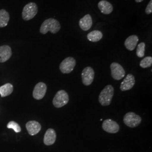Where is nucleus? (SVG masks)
I'll return each instance as SVG.
<instances>
[{"mask_svg": "<svg viewBox=\"0 0 152 152\" xmlns=\"http://www.w3.org/2000/svg\"><path fill=\"white\" fill-rule=\"evenodd\" d=\"M152 12V0H151L149 4H148L146 9H145V13L147 14H151Z\"/></svg>", "mask_w": 152, "mask_h": 152, "instance_id": "nucleus-24", "label": "nucleus"}, {"mask_svg": "<svg viewBox=\"0 0 152 152\" xmlns=\"http://www.w3.org/2000/svg\"><path fill=\"white\" fill-rule=\"evenodd\" d=\"M135 83V77L131 74H128L122 82L120 86V89L122 91H127L134 87Z\"/></svg>", "mask_w": 152, "mask_h": 152, "instance_id": "nucleus-11", "label": "nucleus"}, {"mask_svg": "<svg viewBox=\"0 0 152 152\" xmlns=\"http://www.w3.org/2000/svg\"><path fill=\"white\" fill-rule=\"evenodd\" d=\"M56 139L55 131L53 129H49L44 135V142L46 145H51L54 144Z\"/></svg>", "mask_w": 152, "mask_h": 152, "instance_id": "nucleus-14", "label": "nucleus"}, {"mask_svg": "<svg viewBox=\"0 0 152 152\" xmlns=\"http://www.w3.org/2000/svg\"><path fill=\"white\" fill-rule=\"evenodd\" d=\"M7 127L8 129H13L16 133H19L21 131V127H20V125H19L18 124H17L15 121L9 122L7 125Z\"/></svg>", "mask_w": 152, "mask_h": 152, "instance_id": "nucleus-23", "label": "nucleus"}, {"mask_svg": "<svg viewBox=\"0 0 152 152\" xmlns=\"http://www.w3.org/2000/svg\"><path fill=\"white\" fill-rule=\"evenodd\" d=\"M10 20L9 12L4 9L0 10V28L7 26Z\"/></svg>", "mask_w": 152, "mask_h": 152, "instance_id": "nucleus-20", "label": "nucleus"}, {"mask_svg": "<svg viewBox=\"0 0 152 152\" xmlns=\"http://www.w3.org/2000/svg\"><path fill=\"white\" fill-rule=\"evenodd\" d=\"M138 41H139V38L136 35L130 36L125 40V47L129 51H133L136 48V45Z\"/></svg>", "mask_w": 152, "mask_h": 152, "instance_id": "nucleus-17", "label": "nucleus"}, {"mask_svg": "<svg viewBox=\"0 0 152 152\" xmlns=\"http://www.w3.org/2000/svg\"><path fill=\"white\" fill-rule=\"evenodd\" d=\"M47 91V86L44 82H39L34 88L33 96L36 100H41L44 98Z\"/></svg>", "mask_w": 152, "mask_h": 152, "instance_id": "nucleus-10", "label": "nucleus"}, {"mask_svg": "<svg viewBox=\"0 0 152 152\" xmlns=\"http://www.w3.org/2000/svg\"><path fill=\"white\" fill-rule=\"evenodd\" d=\"M145 44L144 42H141L137 45L136 49V55L139 58H142L145 55Z\"/></svg>", "mask_w": 152, "mask_h": 152, "instance_id": "nucleus-21", "label": "nucleus"}, {"mask_svg": "<svg viewBox=\"0 0 152 152\" xmlns=\"http://www.w3.org/2000/svg\"><path fill=\"white\" fill-rule=\"evenodd\" d=\"M103 129L107 132L115 134L120 130V126L113 120L107 119L105 120L102 124Z\"/></svg>", "mask_w": 152, "mask_h": 152, "instance_id": "nucleus-9", "label": "nucleus"}, {"mask_svg": "<svg viewBox=\"0 0 152 152\" xmlns=\"http://www.w3.org/2000/svg\"><path fill=\"white\" fill-rule=\"evenodd\" d=\"M141 118L134 112H128L124 117V122L127 127L134 128L141 124Z\"/></svg>", "mask_w": 152, "mask_h": 152, "instance_id": "nucleus-5", "label": "nucleus"}, {"mask_svg": "<svg viewBox=\"0 0 152 152\" xmlns=\"http://www.w3.org/2000/svg\"><path fill=\"white\" fill-rule=\"evenodd\" d=\"M92 25V17L90 14H86L79 21V26L84 31L89 30Z\"/></svg>", "mask_w": 152, "mask_h": 152, "instance_id": "nucleus-15", "label": "nucleus"}, {"mask_svg": "<svg viewBox=\"0 0 152 152\" xmlns=\"http://www.w3.org/2000/svg\"><path fill=\"white\" fill-rule=\"evenodd\" d=\"M135 1L136 2H138L139 3V2H141L142 1H143L144 0H135Z\"/></svg>", "mask_w": 152, "mask_h": 152, "instance_id": "nucleus-25", "label": "nucleus"}, {"mask_svg": "<svg viewBox=\"0 0 152 152\" xmlns=\"http://www.w3.org/2000/svg\"><path fill=\"white\" fill-rule=\"evenodd\" d=\"M103 33L102 32L98 30H95L92 32L88 33L87 38L88 41L95 42L99 41L102 38H103Z\"/></svg>", "mask_w": 152, "mask_h": 152, "instance_id": "nucleus-19", "label": "nucleus"}, {"mask_svg": "<svg viewBox=\"0 0 152 152\" xmlns=\"http://www.w3.org/2000/svg\"><path fill=\"white\" fill-rule=\"evenodd\" d=\"M152 65V58L151 56H147L142 59L140 63V66L142 68L151 67Z\"/></svg>", "mask_w": 152, "mask_h": 152, "instance_id": "nucleus-22", "label": "nucleus"}, {"mask_svg": "<svg viewBox=\"0 0 152 152\" xmlns=\"http://www.w3.org/2000/svg\"><path fill=\"white\" fill-rule=\"evenodd\" d=\"M38 7L36 3L29 2L25 6L22 11V18L24 20H29L37 15Z\"/></svg>", "mask_w": 152, "mask_h": 152, "instance_id": "nucleus-3", "label": "nucleus"}, {"mask_svg": "<svg viewBox=\"0 0 152 152\" xmlns=\"http://www.w3.org/2000/svg\"><path fill=\"white\" fill-rule=\"evenodd\" d=\"M14 87L10 83H7L0 87V95L2 98L12 94Z\"/></svg>", "mask_w": 152, "mask_h": 152, "instance_id": "nucleus-18", "label": "nucleus"}, {"mask_svg": "<svg viewBox=\"0 0 152 152\" xmlns=\"http://www.w3.org/2000/svg\"><path fill=\"white\" fill-rule=\"evenodd\" d=\"M112 77L115 80H120L125 76V69L122 66L117 63H112L110 64Z\"/></svg>", "mask_w": 152, "mask_h": 152, "instance_id": "nucleus-7", "label": "nucleus"}, {"mask_svg": "<svg viewBox=\"0 0 152 152\" xmlns=\"http://www.w3.org/2000/svg\"><path fill=\"white\" fill-rule=\"evenodd\" d=\"M82 83L85 86H89L92 83L94 79L95 72L90 66L86 67L81 73Z\"/></svg>", "mask_w": 152, "mask_h": 152, "instance_id": "nucleus-8", "label": "nucleus"}, {"mask_svg": "<svg viewBox=\"0 0 152 152\" xmlns=\"http://www.w3.org/2000/svg\"><path fill=\"white\" fill-rule=\"evenodd\" d=\"M98 8L102 13L105 15L110 14L113 10L112 5L106 0H102L99 2L98 3Z\"/></svg>", "mask_w": 152, "mask_h": 152, "instance_id": "nucleus-16", "label": "nucleus"}, {"mask_svg": "<svg viewBox=\"0 0 152 152\" xmlns=\"http://www.w3.org/2000/svg\"><path fill=\"white\" fill-rule=\"evenodd\" d=\"M11 48L8 45L0 46V63H5L11 58Z\"/></svg>", "mask_w": 152, "mask_h": 152, "instance_id": "nucleus-13", "label": "nucleus"}, {"mask_svg": "<svg viewBox=\"0 0 152 152\" xmlns=\"http://www.w3.org/2000/svg\"><path fill=\"white\" fill-rule=\"evenodd\" d=\"M114 95V87L109 85L104 87L99 96V102L102 106H108Z\"/></svg>", "mask_w": 152, "mask_h": 152, "instance_id": "nucleus-2", "label": "nucleus"}, {"mask_svg": "<svg viewBox=\"0 0 152 152\" xmlns=\"http://www.w3.org/2000/svg\"><path fill=\"white\" fill-rule=\"evenodd\" d=\"M26 127L28 134L32 136L37 134L41 130V125L36 121H28L26 124Z\"/></svg>", "mask_w": 152, "mask_h": 152, "instance_id": "nucleus-12", "label": "nucleus"}, {"mask_svg": "<svg viewBox=\"0 0 152 152\" xmlns=\"http://www.w3.org/2000/svg\"><path fill=\"white\" fill-rule=\"evenodd\" d=\"M60 29L61 26L58 20L54 18H49L42 23L39 32L43 34H46L48 32L56 34L60 31Z\"/></svg>", "mask_w": 152, "mask_h": 152, "instance_id": "nucleus-1", "label": "nucleus"}, {"mask_svg": "<svg viewBox=\"0 0 152 152\" xmlns=\"http://www.w3.org/2000/svg\"><path fill=\"white\" fill-rule=\"evenodd\" d=\"M69 102V95L64 90H59L55 94L53 104L55 108H60Z\"/></svg>", "mask_w": 152, "mask_h": 152, "instance_id": "nucleus-4", "label": "nucleus"}, {"mask_svg": "<svg viewBox=\"0 0 152 152\" xmlns=\"http://www.w3.org/2000/svg\"><path fill=\"white\" fill-rule=\"evenodd\" d=\"M76 65V60L72 57H68L60 63L59 69L61 73L69 74L74 69Z\"/></svg>", "mask_w": 152, "mask_h": 152, "instance_id": "nucleus-6", "label": "nucleus"}]
</instances>
